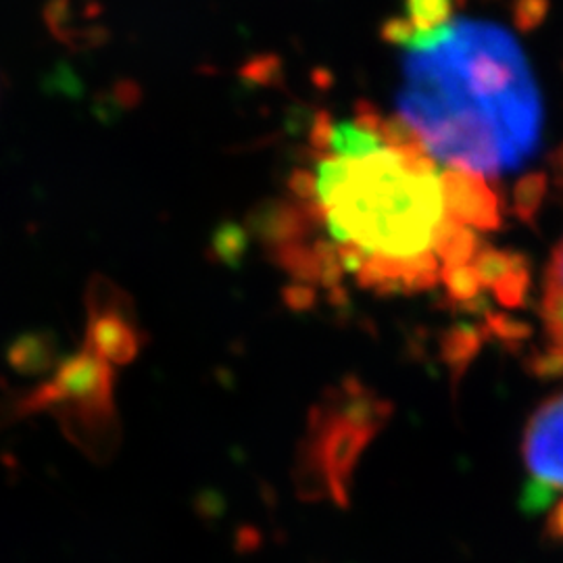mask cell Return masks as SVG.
<instances>
[{"instance_id":"1","label":"cell","mask_w":563,"mask_h":563,"mask_svg":"<svg viewBox=\"0 0 563 563\" xmlns=\"http://www.w3.org/2000/svg\"><path fill=\"white\" fill-rule=\"evenodd\" d=\"M316 163L295 188L323 241L284 260L299 280L344 274L378 292L434 288L478 260L474 228L499 222L486 181L444 169L397 120L365 111L318 121Z\"/></svg>"},{"instance_id":"2","label":"cell","mask_w":563,"mask_h":563,"mask_svg":"<svg viewBox=\"0 0 563 563\" xmlns=\"http://www.w3.org/2000/svg\"><path fill=\"white\" fill-rule=\"evenodd\" d=\"M384 36L401 53L397 121L444 169L497 180L532 162L544 101L518 36L499 21L460 15L397 18Z\"/></svg>"},{"instance_id":"3","label":"cell","mask_w":563,"mask_h":563,"mask_svg":"<svg viewBox=\"0 0 563 563\" xmlns=\"http://www.w3.org/2000/svg\"><path fill=\"white\" fill-rule=\"evenodd\" d=\"M390 416L393 405L353 376L328 388L309 411L297 455L301 499L351 504L355 467Z\"/></svg>"},{"instance_id":"4","label":"cell","mask_w":563,"mask_h":563,"mask_svg":"<svg viewBox=\"0 0 563 563\" xmlns=\"http://www.w3.org/2000/svg\"><path fill=\"white\" fill-rule=\"evenodd\" d=\"M522 457L532 481L563 490V393L541 402L528 420Z\"/></svg>"},{"instance_id":"5","label":"cell","mask_w":563,"mask_h":563,"mask_svg":"<svg viewBox=\"0 0 563 563\" xmlns=\"http://www.w3.org/2000/svg\"><path fill=\"white\" fill-rule=\"evenodd\" d=\"M543 346L530 357L539 378H563V236L547 267L541 299Z\"/></svg>"},{"instance_id":"6","label":"cell","mask_w":563,"mask_h":563,"mask_svg":"<svg viewBox=\"0 0 563 563\" xmlns=\"http://www.w3.org/2000/svg\"><path fill=\"white\" fill-rule=\"evenodd\" d=\"M481 344H483V336L476 334L472 328L455 330L444 341L443 357L449 363V367H451V374H453L455 383L462 378V374L467 369L470 362L481 351Z\"/></svg>"},{"instance_id":"7","label":"cell","mask_w":563,"mask_h":563,"mask_svg":"<svg viewBox=\"0 0 563 563\" xmlns=\"http://www.w3.org/2000/svg\"><path fill=\"white\" fill-rule=\"evenodd\" d=\"M551 501H553V490L547 488L544 484L532 481L523 488L520 505H522L523 511H528V514H539V511L547 509Z\"/></svg>"},{"instance_id":"8","label":"cell","mask_w":563,"mask_h":563,"mask_svg":"<svg viewBox=\"0 0 563 563\" xmlns=\"http://www.w3.org/2000/svg\"><path fill=\"white\" fill-rule=\"evenodd\" d=\"M544 539L551 543L563 541V499L560 504L551 505V514L544 523Z\"/></svg>"}]
</instances>
